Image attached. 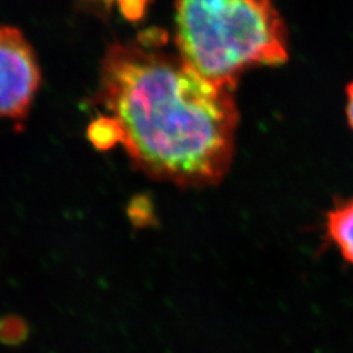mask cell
I'll return each instance as SVG.
<instances>
[{"instance_id": "obj_1", "label": "cell", "mask_w": 353, "mask_h": 353, "mask_svg": "<svg viewBox=\"0 0 353 353\" xmlns=\"http://www.w3.org/2000/svg\"><path fill=\"white\" fill-rule=\"evenodd\" d=\"M92 103L114 115L134 166L182 188L219 183L234 153V85L201 75L181 55L115 42Z\"/></svg>"}, {"instance_id": "obj_2", "label": "cell", "mask_w": 353, "mask_h": 353, "mask_svg": "<svg viewBox=\"0 0 353 353\" xmlns=\"http://www.w3.org/2000/svg\"><path fill=\"white\" fill-rule=\"evenodd\" d=\"M176 12L179 55L208 80L236 85L243 70L288 59L272 0H178Z\"/></svg>"}, {"instance_id": "obj_3", "label": "cell", "mask_w": 353, "mask_h": 353, "mask_svg": "<svg viewBox=\"0 0 353 353\" xmlns=\"http://www.w3.org/2000/svg\"><path fill=\"white\" fill-rule=\"evenodd\" d=\"M41 84L36 54L24 34L0 26V118L24 119Z\"/></svg>"}, {"instance_id": "obj_4", "label": "cell", "mask_w": 353, "mask_h": 353, "mask_svg": "<svg viewBox=\"0 0 353 353\" xmlns=\"http://www.w3.org/2000/svg\"><path fill=\"white\" fill-rule=\"evenodd\" d=\"M327 239L353 265V199L338 203L327 214Z\"/></svg>"}, {"instance_id": "obj_5", "label": "cell", "mask_w": 353, "mask_h": 353, "mask_svg": "<svg viewBox=\"0 0 353 353\" xmlns=\"http://www.w3.org/2000/svg\"><path fill=\"white\" fill-rule=\"evenodd\" d=\"M123 128L114 115H100L87 128L90 144L99 151H109L123 143Z\"/></svg>"}, {"instance_id": "obj_6", "label": "cell", "mask_w": 353, "mask_h": 353, "mask_svg": "<svg viewBox=\"0 0 353 353\" xmlns=\"http://www.w3.org/2000/svg\"><path fill=\"white\" fill-rule=\"evenodd\" d=\"M126 212L131 225L135 229H147L159 225L154 204L148 194H139L131 198Z\"/></svg>"}, {"instance_id": "obj_7", "label": "cell", "mask_w": 353, "mask_h": 353, "mask_svg": "<svg viewBox=\"0 0 353 353\" xmlns=\"http://www.w3.org/2000/svg\"><path fill=\"white\" fill-rule=\"evenodd\" d=\"M30 326L26 318L17 314L0 316V343L6 347L16 348L29 339Z\"/></svg>"}, {"instance_id": "obj_8", "label": "cell", "mask_w": 353, "mask_h": 353, "mask_svg": "<svg viewBox=\"0 0 353 353\" xmlns=\"http://www.w3.org/2000/svg\"><path fill=\"white\" fill-rule=\"evenodd\" d=\"M121 13L128 21L138 23L147 12L150 0H117Z\"/></svg>"}, {"instance_id": "obj_9", "label": "cell", "mask_w": 353, "mask_h": 353, "mask_svg": "<svg viewBox=\"0 0 353 353\" xmlns=\"http://www.w3.org/2000/svg\"><path fill=\"white\" fill-rule=\"evenodd\" d=\"M166 39H168V34L163 29L150 28L140 32L137 42L145 49H160L166 43Z\"/></svg>"}, {"instance_id": "obj_10", "label": "cell", "mask_w": 353, "mask_h": 353, "mask_svg": "<svg viewBox=\"0 0 353 353\" xmlns=\"http://www.w3.org/2000/svg\"><path fill=\"white\" fill-rule=\"evenodd\" d=\"M347 117H348V123L353 130V83H351L347 88Z\"/></svg>"}, {"instance_id": "obj_11", "label": "cell", "mask_w": 353, "mask_h": 353, "mask_svg": "<svg viewBox=\"0 0 353 353\" xmlns=\"http://www.w3.org/2000/svg\"><path fill=\"white\" fill-rule=\"evenodd\" d=\"M99 1H103V3H106L108 6H112V3H113L114 0H99Z\"/></svg>"}]
</instances>
